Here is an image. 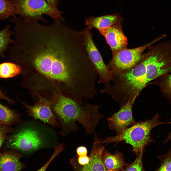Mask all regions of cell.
Masks as SVG:
<instances>
[{"mask_svg":"<svg viewBox=\"0 0 171 171\" xmlns=\"http://www.w3.org/2000/svg\"><path fill=\"white\" fill-rule=\"evenodd\" d=\"M135 101L130 100L120 108L117 112L107 119L109 129L114 131L116 135L120 134L129 126L136 124L133 117L132 108Z\"/></svg>","mask_w":171,"mask_h":171,"instance_id":"obj_9","label":"cell"},{"mask_svg":"<svg viewBox=\"0 0 171 171\" xmlns=\"http://www.w3.org/2000/svg\"><path fill=\"white\" fill-rule=\"evenodd\" d=\"M64 145L63 143H58L55 146L54 151L52 156L48 162L38 171H45L49 164L58 154L64 149Z\"/></svg>","mask_w":171,"mask_h":171,"instance_id":"obj_23","label":"cell"},{"mask_svg":"<svg viewBox=\"0 0 171 171\" xmlns=\"http://www.w3.org/2000/svg\"><path fill=\"white\" fill-rule=\"evenodd\" d=\"M0 99L5 100L10 103H13V101L6 96L0 90Z\"/></svg>","mask_w":171,"mask_h":171,"instance_id":"obj_28","label":"cell"},{"mask_svg":"<svg viewBox=\"0 0 171 171\" xmlns=\"http://www.w3.org/2000/svg\"><path fill=\"white\" fill-rule=\"evenodd\" d=\"M82 31L89 56L98 74V83H103L105 87L109 86L111 85L113 78L112 72L104 62L102 56L93 41L90 29L86 27Z\"/></svg>","mask_w":171,"mask_h":171,"instance_id":"obj_8","label":"cell"},{"mask_svg":"<svg viewBox=\"0 0 171 171\" xmlns=\"http://www.w3.org/2000/svg\"><path fill=\"white\" fill-rule=\"evenodd\" d=\"M39 98V101L33 106L22 102L27 109L28 115L34 119L39 120L52 127L60 126L59 123L51 109V101L41 97Z\"/></svg>","mask_w":171,"mask_h":171,"instance_id":"obj_10","label":"cell"},{"mask_svg":"<svg viewBox=\"0 0 171 171\" xmlns=\"http://www.w3.org/2000/svg\"><path fill=\"white\" fill-rule=\"evenodd\" d=\"M105 151V146L99 142L97 135L95 133L92 147L89 156L88 164L84 166L78 164L76 171H107L103 162Z\"/></svg>","mask_w":171,"mask_h":171,"instance_id":"obj_12","label":"cell"},{"mask_svg":"<svg viewBox=\"0 0 171 171\" xmlns=\"http://www.w3.org/2000/svg\"><path fill=\"white\" fill-rule=\"evenodd\" d=\"M22 70L19 65L13 62H6L0 64V78H10L21 74Z\"/></svg>","mask_w":171,"mask_h":171,"instance_id":"obj_17","label":"cell"},{"mask_svg":"<svg viewBox=\"0 0 171 171\" xmlns=\"http://www.w3.org/2000/svg\"><path fill=\"white\" fill-rule=\"evenodd\" d=\"M100 106L85 102L81 104L59 93L53 109L58 117L61 130L59 133L65 136L76 131L78 122L88 135L94 134L100 121L104 115L99 111Z\"/></svg>","mask_w":171,"mask_h":171,"instance_id":"obj_2","label":"cell"},{"mask_svg":"<svg viewBox=\"0 0 171 171\" xmlns=\"http://www.w3.org/2000/svg\"><path fill=\"white\" fill-rule=\"evenodd\" d=\"M159 166L156 171H171V146L166 154L158 157Z\"/></svg>","mask_w":171,"mask_h":171,"instance_id":"obj_21","label":"cell"},{"mask_svg":"<svg viewBox=\"0 0 171 171\" xmlns=\"http://www.w3.org/2000/svg\"><path fill=\"white\" fill-rule=\"evenodd\" d=\"M14 9L16 14L23 18L38 21L47 22L43 15L45 14L53 19L58 18L63 22L62 12L54 8L45 0H10Z\"/></svg>","mask_w":171,"mask_h":171,"instance_id":"obj_6","label":"cell"},{"mask_svg":"<svg viewBox=\"0 0 171 171\" xmlns=\"http://www.w3.org/2000/svg\"><path fill=\"white\" fill-rule=\"evenodd\" d=\"M103 162L107 171H124L127 164L123 154L117 151L113 154L106 151Z\"/></svg>","mask_w":171,"mask_h":171,"instance_id":"obj_15","label":"cell"},{"mask_svg":"<svg viewBox=\"0 0 171 171\" xmlns=\"http://www.w3.org/2000/svg\"><path fill=\"white\" fill-rule=\"evenodd\" d=\"M10 26L7 25L0 31V55L4 57L5 52L8 48L9 44L13 43L14 40L10 38L13 33L10 30Z\"/></svg>","mask_w":171,"mask_h":171,"instance_id":"obj_19","label":"cell"},{"mask_svg":"<svg viewBox=\"0 0 171 171\" xmlns=\"http://www.w3.org/2000/svg\"><path fill=\"white\" fill-rule=\"evenodd\" d=\"M76 152L78 156L86 155L88 153L87 150L84 146H80L77 148Z\"/></svg>","mask_w":171,"mask_h":171,"instance_id":"obj_26","label":"cell"},{"mask_svg":"<svg viewBox=\"0 0 171 171\" xmlns=\"http://www.w3.org/2000/svg\"><path fill=\"white\" fill-rule=\"evenodd\" d=\"M47 3L52 7L58 9V0H45Z\"/></svg>","mask_w":171,"mask_h":171,"instance_id":"obj_27","label":"cell"},{"mask_svg":"<svg viewBox=\"0 0 171 171\" xmlns=\"http://www.w3.org/2000/svg\"><path fill=\"white\" fill-rule=\"evenodd\" d=\"M124 20L119 14L104 15L98 17L94 16L86 18L85 23L90 29H98L121 23Z\"/></svg>","mask_w":171,"mask_h":171,"instance_id":"obj_14","label":"cell"},{"mask_svg":"<svg viewBox=\"0 0 171 171\" xmlns=\"http://www.w3.org/2000/svg\"><path fill=\"white\" fill-rule=\"evenodd\" d=\"M46 131L34 126L22 127L9 136L7 146L26 154L46 148L51 142L49 135Z\"/></svg>","mask_w":171,"mask_h":171,"instance_id":"obj_4","label":"cell"},{"mask_svg":"<svg viewBox=\"0 0 171 171\" xmlns=\"http://www.w3.org/2000/svg\"><path fill=\"white\" fill-rule=\"evenodd\" d=\"M151 58L150 52L141 63L130 70L119 74L117 83L121 90L131 97L138 96L150 81L147 76V67Z\"/></svg>","mask_w":171,"mask_h":171,"instance_id":"obj_5","label":"cell"},{"mask_svg":"<svg viewBox=\"0 0 171 171\" xmlns=\"http://www.w3.org/2000/svg\"><path fill=\"white\" fill-rule=\"evenodd\" d=\"M149 84L158 86L163 95L171 104V74L169 73L162 75L155 79Z\"/></svg>","mask_w":171,"mask_h":171,"instance_id":"obj_16","label":"cell"},{"mask_svg":"<svg viewBox=\"0 0 171 171\" xmlns=\"http://www.w3.org/2000/svg\"><path fill=\"white\" fill-rule=\"evenodd\" d=\"M166 37L165 34H162L144 45L131 49L126 48L113 55L108 66L112 72V76L126 72L133 68L142 59V54L146 49Z\"/></svg>","mask_w":171,"mask_h":171,"instance_id":"obj_7","label":"cell"},{"mask_svg":"<svg viewBox=\"0 0 171 171\" xmlns=\"http://www.w3.org/2000/svg\"><path fill=\"white\" fill-rule=\"evenodd\" d=\"M143 148L137 155L135 161L131 164H127L124 171H144L142 163V157L145 151Z\"/></svg>","mask_w":171,"mask_h":171,"instance_id":"obj_22","label":"cell"},{"mask_svg":"<svg viewBox=\"0 0 171 171\" xmlns=\"http://www.w3.org/2000/svg\"><path fill=\"white\" fill-rule=\"evenodd\" d=\"M98 30L105 37L107 43L111 48L112 55L119 51L126 48L128 39L123 33L121 23Z\"/></svg>","mask_w":171,"mask_h":171,"instance_id":"obj_11","label":"cell"},{"mask_svg":"<svg viewBox=\"0 0 171 171\" xmlns=\"http://www.w3.org/2000/svg\"><path fill=\"white\" fill-rule=\"evenodd\" d=\"M160 116L157 113L150 119L137 122L120 134L108 136L104 139H99V142L101 144L107 143L106 146L115 142V147L120 142L124 141L132 146L133 152L137 155L147 145L154 142L151 134L153 129L158 125L167 124V122L159 120Z\"/></svg>","mask_w":171,"mask_h":171,"instance_id":"obj_3","label":"cell"},{"mask_svg":"<svg viewBox=\"0 0 171 171\" xmlns=\"http://www.w3.org/2000/svg\"><path fill=\"white\" fill-rule=\"evenodd\" d=\"M22 156L16 150L12 149L0 152V171H21L25 164L21 162Z\"/></svg>","mask_w":171,"mask_h":171,"instance_id":"obj_13","label":"cell"},{"mask_svg":"<svg viewBox=\"0 0 171 171\" xmlns=\"http://www.w3.org/2000/svg\"><path fill=\"white\" fill-rule=\"evenodd\" d=\"M19 120L18 114L0 103V124L10 125Z\"/></svg>","mask_w":171,"mask_h":171,"instance_id":"obj_18","label":"cell"},{"mask_svg":"<svg viewBox=\"0 0 171 171\" xmlns=\"http://www.w3.org/2000/svg\"><path fill=\"white\" fill-rule=\"evenodd\" d=\"M51 25L17 18L14 38L10 51L11 60L22 71H34L69 88L86 71L88 56L81 31L63 24L59 19Z\"/></svg>","mask_w":171,"mask_h":171,"instance_id":"obj_1","label":"cell"},{"mask_svg":"<svg viewBox=\"0 0 171 171\" xmlns=\"http://www.w3.org/2000/svg\"><path fill=\"white\" fill-rule=\"evenodd\" d=\"M169 124H171V121L168 122ZM171 140V131L168 133L166 139L163 142L164 144H165L168 141Z\"/></svg>","mask_w":171,"mask_h":171,"instance_id":"obj_29","label":"cell"},{"mask_svg":"<svg viewBox=\"0 0 171 171\" xmlns=\"http://www.w3.org/2000/svg\"><path fill=\"white\" fill-rule=\"evenodd\" d=\"M15 11L10 0H0V20H5L15 15Z\"/></svg>","mask_w":171,"mask_h":171,"instance_id":"obj_20","label":"cell"},{"mask_svg":"<svg viewBox=\"0 0 171 171\" xmlns=\"http://www.w3.org/2000/svg\"><path fill=\"white\" fill-rule=\"evenodd\" d=\"M13 130V129L10 125L0 124V152L2 144L9 137V135H8V134Z\"/></svg>","mask_w":171,"mask_h":171,"instance_id":"obj_24","label":"cell"},{"mask_svg":"<svg viewBox=\"0 0 171 171\" xmlns=\"http://www.w3.org/2000/svg\"><path fill=\"white\" fill-rule=\"evenodd\" d=\"M77 160L79 165L84 166L88 164L89 161V158L87 155L78 156Z\"/></svg>","mask_w":171,"mask_h":171,"instance_id":"obj_25","label":"cell"}]
</instances>
